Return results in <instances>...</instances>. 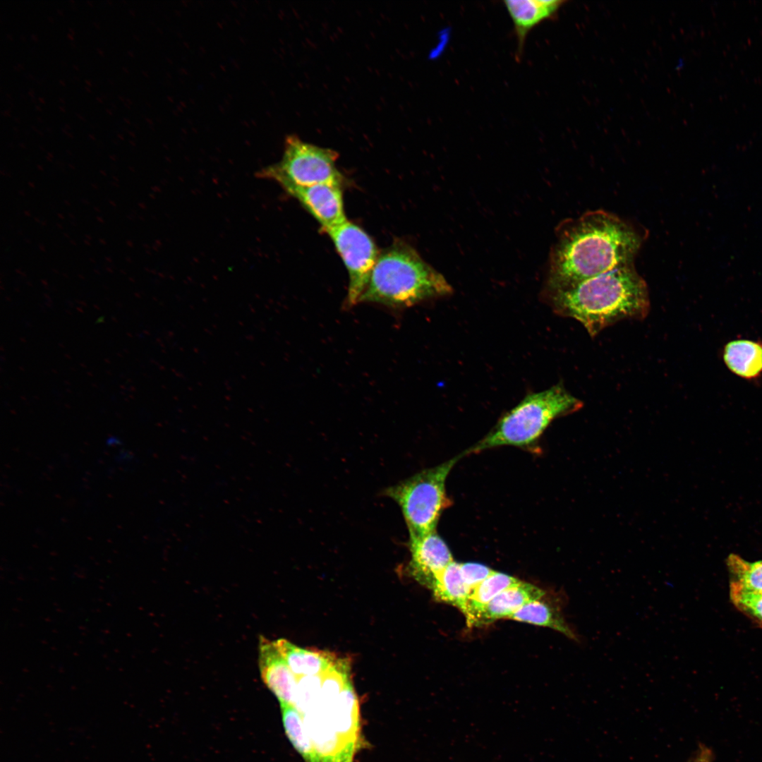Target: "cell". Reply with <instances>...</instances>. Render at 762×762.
I'll return each mask as SVG.
<instances>
[{
    "label": "cell",
    "mask_w": 762,
    "mask_h": 762,
    "mask_svg": "<svg viewBox=\"0 0 762 762\" xmlns=\"http://www.w3.org/2000/svg\"><path fill=\"white\" fill-rule=\"evenodd\" d=\"M430 589L436 600L450 604L468 616V603L471 590L464 582L460 564L452 562L435 579Z\"/></svg>",
    "instance_id": "cell-15"
},
{
    "label": "cell",
    "mask_w": 762,
    "mask_h": 762,
    "mask_svg": "<svg viewBox=\"0 0 762 762\" xmlns=\"http://www.w3.org/2000/svg\"><path fill=\"white\" fill-rule=\"evenodd\" d=\"M710 755L707 751H704L701 752L699 756L695 759L694 762H709Z\"/></svg>",
    "instance_id": "cell-23"
},
{
    "label": "cell",
    "mask_w": 762,
    "mask_h": 762,
    "mask_svg": "<svg viewBox=\"0 0 762 762\" xmlns=\"http://www.w3.org/2000/svg\"><path fill=\"white\" fill-rule=\"evenodd\" d=\"M521 581L508 574L495 572L473 588L469 595L466 622L474 626L476 619L483 609L504 590L519 583Z\"/></svg>",
    "instance_id": "cell-17"
},
{
    "label": "cell",
    "mask_w": 762,
    "mask_h": 762,
    "mask_svg": "<svg viewBox=\"0 0 762 762\" xmlns=\"http://www.w3.org/2000/svg\"><path fill=\"white\" fill-rule=\"evenodd\" d=\"M727 564L732 580L754 591L762 592V560L750 562L734 554L729 555Z\"/></svg>",
    "instance_id": "cell-19"
},
{
    "label": "cell",
    "mask_w": 762,
    "mask_h": 762,
    "mask_svg": "<svg viewBox=\"0 0 762 762\" xmlns=\"http://www.w3.org/2000/svg\"><path fill=\"white\" fill-rule=\"evenodd\" d=\"M722 359L734 375L747 380H756L762 375V341L732 340L723 348Z\"/></svg>",
    "instance_id": "cell-14"
},
{
    "label": "cell",
    "mask_w": 762,
    "mask_h": 762,
    "mask_svg": "<svg viewBox=\"0 0 762 762\" xmlns=\"http://www.w3.org/2000/svg\"><path fill=\"white\" fill-rule=\"evenodd\" d=\"M460 570L464 582L471 591L495 572L483 564L471 562L460 564Z\"/></svg>",
    "instance_id": "cell-22"
},
{
    "label": "cell",
    "mask_w": 762,
    "mask_h": 762,
    "mask_svg": "<svg viewBox=\"0 0 762 762\" xmlns=\"http://www.w3.org/2000/svg\"><path fill=\"white\" fill-rule=\"evenodd\" d=\"M545 592L529 583L520 581L499 593L478 615L474 626L491 623L510 616L526 603L541 600Z\"/></svg>",
    "instance_id": "cell-12"
},
{
    "label": "cell",
    "mask_w": 762,
    "mask_h": 762,
    "mask_svg": "<svg viewBox=\"0 0 762 762\" xmlns=\"http://www.w3.org/2000/svg\"><path fill=\"white\" fill-rule=\"evenodd\" d=\"M283 725L294 748L306 762H318L303 714L293 705L280 704Z\"/></svg>",
    "instance_id": "cell-18"
},
{
    "label": "cell",
    "mask_w": 762,
    "mask_h": 762,
    "mask_svg": "<svg viewBox=\"0 0 762 762\" xmlns=\"http://www.w3.org/2000/svg\"><path fill=\"white\" fill-rule=\"evenodd\" d=\"M274 642L297 678L322 675L339 659L331 653L303 648L284 639Z\"/></svg>",
    "instance_id": "cell-13"
},
{
    "label": "cell",
    "mask_w": 762,
    "mask_h": 762,
    "mask_svg": "<svg viewBox=\"0 0 762 762\" xmlns=\"http://www.w3.org/2000/svg\"><path fill=\"white\" fill-rule=\"evenodd\" d=\"M318 221L325 231L347 221L341 187L326 184L280 186Z\"/></svg>",
    "instance_id": "cell-8"
},
{
    "label": "cell",
    "mask_w": 762,
    "mask_h": 762,
    "mask_svg": "<svg viewBox=\"0 0 762 762\" xmlns=\"http://www.w3.org/2000/svg\"><path fill=\"white\" fill-rule=\"evenodd\" d=\"M338 153L289 135L284 142L282 159L261 169L258 176L272 180L279 186L289 183L299 186L326 184L341 187L344 178L336 166Z\"/></svg>",
    "instance_id": "cell-6"
},
{
    "label": "cell",
    "mask_w": 762,
    "mask_h": 762,
    "mask_svg": "<svg viewBox=\"0 0 762 762\" xmlns=\"http://www.w3.org/2000/svg\"><path fill=\"white\" fill-rule=\"evenodd\" d=\"M581 407V400L561 384L530 394L504 414L490 432L466 454L500 446L528 445L540 436L555 418Z\"/></svg>",
    "instance_id": "cell-4"
},
{
    "label": "cell",
    "mask_w": 762,
    "mask_h": 762,
    "mask_svg": "<svg viewBox=\"0 0 762 762\" xmlns=\"http://www.w3.org/2000/svg\"><path fill=\"white\" fill-rule=\"evenodd\" d=\"M551 291L554 310L580 322L595 337L624 319H643L649 312L647 286L632 264Z\"/></svg>",
    "instance_id": "cell-2"
},
{
    "label": "cell",
    "mask_w": 762,
    "mask_h": 762,
    "mask_svg": "<svg viewBox=\"0 0 762 762\" xmlns=\"http://www.w3.org/2000/svg\"><path fill=\"white\" fill-rule=\"evenodd\" d=\"M730 596L739 610L762 624V592L751 590L731 581Z\"/></svg>",
    "instance_id": "cell-20"
},
{
    "label": "cell",
    "mask_w": 762,
    "mask_h": 762,
    "mask_svg": "<svg viewBox=\"0 0 762 762\" xmlns=\"http://www.w3.org/2000/svg\"><path fill=\"white\" fill-rule=\"evenodd\" d=\"M641 238L630 225L603 211L591 212L566 226L551 255L550 290L631 265Z\"/></svg>",
    "instance_id": "cell-1"
},
{
    "label": "cell",
    "mask_w": 762,
    "mask_h": 762,
    "mask_svg": "<svg viewBox=\"0 0 762 762\" xmlns=\"http://www.w3.org/2000/svg\"><path fill=\"white\" fill-rule=\"evenodd\" d=\"M564 3L557 0H507L504 1L514 24L520 56L529 32L543 20L552 17Z\"/></svg>",
    "instance_id": "cell-11"
},
{
    "label": "cell",
    "mask_w": 762,
    "mask_h": 762,
    "mask_svg": "<svg viewBox=\"0 0 762 762\" xmlns=\"http://www.w3.org/2000/svg\"><path fill=\"white\" fill-rule=\"evenodd\" d=\"M461 456L423 470L385 490L384 495L400 507L409 538L435 531L442 512L450 504L446 492L447 478Z\"/></svg>",
    "instance_id": "cell-5"
},
{
    "label": "cell",
    "mask_w": 762,
    "mask_h": 762,
    "mask_svg": "<svg viewBox=\"0 0 762 762\" xmlns=\"http://www.w3.org/2000/svg\"><path fill=\"white\" fill-rule=\"evenodd\" d=\"M409 571L416 581L429 588L435 577L454 561L448 546L436 531L409 538Z\"/></svg>",
    "instance_id": "cell-9"
},
{
    "label": "cell",
    "mask_w": 762,
    "mask_h": 762,
    "mask_svg": "<svg viewBox=\"0 0 762 762\" xmlns=\"http://www.w3.org/2000/svg\"><path fill=\"white\" fill-rule=\"evenodd\" d=\"M509 619L551 628L572 640L579 641L578 636L565 621L559 610L540 600L526 603Z\"/></svg>",
    "instance_id": "cell-16"
},
{
    "label": "cell",
    "mask_w": 762,
    "mask_h": 762,
    "mask_svg": "<svg viewBox=\"0 0 762 762\" xmlns=\"http://www.w3.org/2000/svg\"><path fill=\"white\" fill-rule=\"evenodd\" d=\"M322 686V675L298 678L294 706L301 713L312 708L318 701Z\"/></svg>",
    "instance_id": "cell-21"
},
{
    "label": "cell",
    "mask_w": 762,
    "mask_h": 762,
    "mask_svg": "<svg viewBox=\"0 0 762 762\" xmlns=\"http://www.w3.org/2000/svg\"><path fill=\"white\" fill-rule=\"evenodd\" d=\"M451 292L441 274L410 246L398 242L379 253L359 303L403 308Z\"/></svg>",
    "instance_id": "cell-3"
},
{
    "label": "cell",
    "mask_w": 762,
    "mask_h": 762,
    "mask_svg": "<svg viewBox=\"0 0 762 762\" xmlns=\"http://www.w3.org/2000/svg\"><path fill=\"white\" fill-rule=\"evenodd\" d=\"M259 667L261 678L280 704L294 706L298 678L292 672L274 641L260 638Z\"/></svg>",
    "instance_id": "cell-10"
},
{
    "label": "cell",
    "mask_w": 762,
    "mask_h": 762,
    "mask_svg": "<svg viewBox=\"0 0 762 762\" xmlns=\"http://www.w3.org/2000/svg\"><path fill=\"white\" fill-rule=\"evenodd\" d=\"M341 258L349 275L345 306L359 303L379 255L372 238L356 224L346 221L325 231Z\"/></svg>",
    "instance_id": "cell-7"
}]
</instances>
